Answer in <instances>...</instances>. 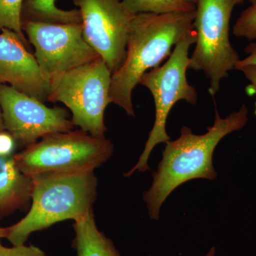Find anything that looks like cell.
Wrapping results in <instances>:
<instances>
[{"instance_id": "6da1fadb", "label": "cell", "mask_w": 256, "mask_h": 256, "mask_svg": "<svg viewBox=\"0 0 256 256\" xmlns=\"http://www.w3.org/2000/svg\"><path fill=\"white\" fill-rule=\"evenodd\" d=\"M248 120L245 105L224 118L216 109L214 122L205 134H194L184 126L180 138L165 143L162 160L152 174V184L143 196L152 220H159L162 205L180 185L195 178H216L213 165L216 148L226 136L242 129Z\"/></svg>"}, {"instance_id": "7a4b0ae2", "label": "cell", "mask_w": 256, "mask_h": 256, "mask_svg": "<svg viewBox=\"0 0 256 256\" xmlns=\"http://www.w3.org/2000/svg\"><path fill=\"white\" fill-rule=\"evenodd\" d=\"M195 10L173 14H140L131 24L126 58L112 75L111 104L134 116L132 94L143 75L160 66L173 47L194 30Z\"/></svg>"}, {"instance_id": "3957f363", "label": "cell", "mask_w": 256, "mask_h": 256, "mask_svg": "<svg viewBox=\"0 0 256 256\" xmlns=\"http://www.w3.org/2000/svg\"><path fill=\"white\" fill-rule=\"evenodd\" d=\"M33 180L32 204L26 216L6 228L12 246L24 245L34 232L66 220L84 218L92 210L98 181L94 172L77 174L42 173Z\"/></svg>"}, {"instance_id": "277c9868", "label": "cell", "mask_w": 256, "mask_h": 256, "mask_svg": "<svg viewBox=\"0 0 256 256\" xmlns=\"http://www.w3.org/2000/svg\"><path fill=\"white\" fill-rule=\"evenodd\" d=\"M112 142L82 130L55 132L14 154L18 168L28 176L42 173L77 174L94 172L114 153Z\"/></svg>"}, {"instance_id": "5b68a950", "label": "cell", "mask_w": 256, "mask_h": 256, "mask_svg": "<svg viewBox=\"0 0 256 256\" xmlns=\"http://www.w3.org/2000/svg\"><path fill=\"white\" fill-rule=\"evenodd\" d=\"M196 40V32L194 28L176 44L163 65L151 69L141 78L140 84L146 87L154 98L156 120L137 164L124 174L127 178L132 176L134 172H144L149 170L148 160L152 151L160 143L170 140L166 132V120L175 104L180 100H185L192 105L196 104L198 94L196 88L186 78L190 63L188 52Z\"/></svg>"}, {"instance_id": "8992f818", "label": "cell", "mask_w": 256, "mask_h": 256, "mask_svg": "<svg viewBox=\"0 0 256 256\" xmlns=\"http://www.w3.org/2000/svg\"><path fill=\"white\" fill-rule=\"evenodd\" d=\"M112 75L98 56L50 80L48 101L66 106L74 126L94 137L104 138L107 130L104 114L111 104Z\"/></svg>"}, {"instance_id": "52a82bcc", "label": "cell", "mask_w": 256, "mask_h": 256, "mask_svg": "<svg viewBox=\"0 0 256 256\" xmlns=\"http://www.w3.org/2000/svg\"><path fill=\"white\" fill-rule=\"evenodd\" d=\"M194 28L195 48L190 69L202 72L208 78V92L214 97L220 82L240 60L229 36L230 21L236 4L232 0H196Z\"/></svg>"}, {"instance_id": "ba28073f", "label": "cell", "mask_w": 256, "mask_h": 256, "mask_svg": "<svg viewBox=\"0 0 256 256\" xmlns=\"http://www.w3.org/2000/svg\"><path fill=\"white\" fill-rule=\"evenodd\" d=\"M42 74L50 80L100 56L86 41L82 23L22 21Z\"/></svg>"}, {"instance_id": "9c48e42d", "label": "cell", "mask_w": 256, "mask_h": 256, "mask_svg": "<svg viewBox=\"0 0 256 256\" xmlns=\"http://www.w3.org/2000/svg\"><path fill=\"white\" fill-rule=\"evenodd\" d=\"M82 15L86 41L114 74L124 64L136 15L121 0H73Z\"/></svg>"}, {"instance_id": "30bf717a", "label": "cell", "mask_w": 256, "mask_h": 256, "mask_svg": "<svg viewBox=\"0 0 256 256\" xmlns=\"http://www.w3.org/2000/svg\"><path fill=\"white\" fill-rule=\"evenodd\" d=\"M0 108L5 130L25 148L48 134L69 132L75 127L66 109L48 107L8 84L0 85Z\"/></svg>"}, {"instance_id": "8fae6325", "label": "cell", "mask_w": 256, "mask_h": 256, "mask_svg": "<svg viewBox=\"0 0 256 256\" xmlns=\"http://www.w3.org/2000/svg\"><path fill=\"white\" fill-rule=\"evenodd\" d=\"M18 34L8 28L0 32V85L8 84L18 92L45 102L50 82L42 74L34 55Z\"/></svg>"}, {"instance_id": "7c38bea8", "label": "cell", "mask_w": 256, "mask_h": 256, "mask_svg": "<svg viewBox=\"0 0 256 256\" xmlns=\"http://www.w3.org/2000/svg\"><path fill=\"white\" fill-rule=\"evenodd\" d=\"M33 180L18 168L14 156H0V220L32 202Z\"/></svg>"}, {"instance_id": "4fadbf2b", "label": "cell", "mask_w": 256, "mask_h": 256, "mask_svg": "<svg viewBox=\"0 0 256 256\" xmlns=\"http://www.w3.org/2000/svg\"><path fill=\"white\" fill-rule=\"evenodd\" d=\"M74 222L72 246L77 256H121L112 240L98 228L92 210Z\"/></svg>"}, {"instance_id": "5bb4252c", "label": "cell", "mask_w": 256, "mask_h": 256, "mask_svg": "<svg viewBox=\"0 0 256 256\" xmlns=\"http://www.w3.org/2000/svg\"><path fill=\"white\" fill-rule=\"evenodd\" d=\"M56 0H24L22 21L52 24L82 23L78 10L57 8Z\"/></svg>"}, {"instance_id": "9a60e30c", "label": "cell", "mask_w": 256, "mask_h": 256, "mask_svg": "<svg viewBox=\"0 0 256 256\" xmlns=\"http://www.w3.org/2000/svg\"><path fill=\"white\" fill-rule=\"evenodd\" d=\"M133 14H164L190 12L196 10V5L185 0H121Z\"/></svg>"}, {"instance_id": "2e32d148", "label": "cell", "mask_w": 256, "mask_h": 256, "mask_svg": "<svg viewBox=\"0 0 256 256\" xmlns=\"http://www.w3.org/2000/svg\"><path fill=\"white\" fill-rule=\"evenodd\" d=\"M24 0H0V32L8 28L18 34L30 50V44L22 28Z\"/></svg>"}, {"instance_id": "e0dca14e", "label": "cell", "mask_w": 256, "mask_h": 256, "mask_svg": "<svg viewBox=\"0 0 256 256\" xmlns=\"http://www.w3.org/2000/svg\"><path fill=\"white\" fill-rule=\"evenodd\" d=\"M234 36L248 40H256V1L244 10L233 28Z\"/></svg>"}, {"instance_id": "ac0fdd59", "label": "cell", "mask_w": 256, "mask_h": 256, "mask_svg": "<svg viewBox=\"0 0 256 256\" xmlns=\"http://www.w3.org/2000/svg\"><path fill=\"white\" fill-rule=\"evenodd\" d=\"M0 256H50L34 246H13L6 248L0 245Z\"/></svg>"}, {"instance_id": "d6986e66", "label": "cell", "mask_w": 256, "mask_h": 256, "mask_svg": "<svg viewBox=\"0 0 256 256\" xmlns=\"http://www.w3.org/2000/svg\"><path fill=\"white\" fill-rule=\"evenodd\" d=\"M14 138L6 130L0 132V156H14L16 146Z\"/></svg>"}, {"instance_id": "ffe728a7", "label": "cell", "mask_w": 256, "mask_h": 256, "mask_svg": "<svg viewBox=\"0 0 256 256\" xmlns=\"http://www.w3.org/2000/svg\"><path fill=\"white\" fill-rule=\"evenodd\" d=\"M238 70L242 72L249 82V85L246 88L247 94L249 96L256 95V66H248L242 67Z\"/></svg>"}, {"instance_id": "44dd1931", "label": "cell", "mask_w": 256, "mask_h": 256, "mask_svg": "<svg viewBox=\"0 0 256 256\" xmlns=\"http://www.w3.org/2000/svg\"><path fill=\"white\" fill-rule=\"evenodd\" d=\"M245 52L247 54V56L239 60L236 66V70L248 66H256V42L248 45L245 48Z\"/></svg>"}, {"instance_id": "7402d4cb", "label": "cell", "mask_w": 256, "mask_h": 256, "mask_svg": "<svg viewBox=\"0 0 256 256\" xmlns=\"http://www.w3.org/2000/svg\"><path fill=\"white\" fill-rule=\"evenodd\" d=\"M6 228L0 227V245L2 244V239L6 238Z\"/></svg>"}, {"instance_id": "603a6c76", "label": "cell", "mask_w": 256, "mask_h": 256, "mask_svg": "<svg viewBox=\"0 0 256 256\" xmlns=\"http://www.w3.org/2000/svg\"><path fill=\"white\" fill-rule=\"evenodd\" d=\"M4 122H3L2 114L1 108H0V132L4 130Z\"/></svg>"}, {"instance_id": "cb8c5ba5", "label": "cell", "mask_w": 256, "mask_h": 256, "mask_svg": "<svg viewBox=\"0 0 256 256\" xmlns=\"http://www.w3.org/2000/svg\"><path fill=\"white\" fill-rule=\"evenodd\" d=\"M234 2V4L236 5L238 4H242V3L244 2H254L256 0H232Z\"/></svg>"}, {"instance_id": "d4e9b609", "label": "cell", "mask_w": 256, "mask_h": 256, "mask_svg": "<svg viewBox=\"0 0 256 256\" xmlns=\"http://www.w3.org/2000/svg\"><path fill=\"white\" fill-rule=\"evenodd\" d=\"M216 254V248L215 247H212V248L210 249V252H208V254H206L205 256H215Z\"/></svg>"}, {"instance_id": "484cf974", "label": "cell", "mask_w": 256, "mask_h": 256, "mask_svg": "<svg viewBox=\"0 0 256 256\" xmlns=\"http://www.w3.org/2000/svg\"><path fill=\"white\" fill-rule=\"evenodd\" d=\"M185 1L188 2L192 3V4H194L196 3V0H185Z\"/></svg>"}, {"instance_id": "4316f807", "label": "cell", "mask_w": 256, "mask_h": 256, "mask_svg": "<svg viewBox=\"0 0 256 256\" xmlns=\"http://www.w3.org/2000/svg\"><path fill=\"white\" fill-rule=\"evenodd\" d=\"M255 106H256V108H255V114H256V101Z\"/></svg>"}]
</instances>
